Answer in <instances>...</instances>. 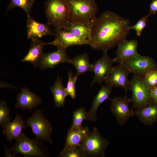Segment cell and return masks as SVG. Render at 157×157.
I'll use <instances>...</instances> for the list:
<instances>
[{"label": "cell", "mask_w": 157, "mask_h": 157, "mask_svg": "<svg viewBox=\"0 0 157 157\" xmlns=\"http://www.w3.org/2000/svg\"><path fill=\"white\" fill-rule=\"evenodd\" d=\"M53 52L43 53L38 61L37 67L41 69H53L58 65L63 63H70L71 60L67 55L66 49L57 48Z\"/></svg>", "instance_id": "cell-12"}, {"label": "cell", "mask_w": 157, "mask_h": 157, "mask_svg": "<svg viewBox=\"0 0 157 157\" xmlns=\"http://www.w3.org/2000/svg\"><path fill=\"white\" fill-rule=\"evenodd\" d=\"M122 63L135 76L144 77L148 73L157 69V65L152 58L140 54Z\"/></svg>", "instance_id": "cell-8"}, {"label": "cell", "mask_w": 157, "mask_h": 157, "mask_svg": "<svg viewBox=\"0 0 157 157\" xmlns=\"http://www.w3.org/2000/svg\"><path fill=\"white\" fill-rule=\"evenodd\" d=\"M55 35L54 40L46 43V45H52L57 48L67 49L73 46L89 44L88 39L77 36L63 29H56Z\"/></svg>", "instance_id": "cell-10"}, {"label": "cell", "mask_w": 157, "mask_h": 157, "mask_svg": "<svg viewBox=\"0 0 157 157\" xmlns=\"http://www.w3.org/2000/svg\"><path fill=\"white\" fill-rule=\"evenodd\" d=\"M102 57L92 64L94 76L91 86L95 83L102 84L110 74L115 62L109 57L108 51H103Z\"/></svg>", "instance_id": "cell-13"}, {"label": "cell", "mask_w": 157, "mask_h": 157, "mask_svg": "<svg viewBox=\"0 0 157 157\" xmlns=\"http://www.w3.org/2000/svg\"><path fill=\"white\" fill-rule=\"evenodd\" d=\"M26 25L28 39H39L45 35H55V33L48 23H41L31 16L27 17Z\"/></svg>", "instance_id": "cell-16"}, {"label": "cell", "mask_w": 157, "mask_h": 157, "mask_svg": "<svg viewBox=\"0 0 157 157\" xmlns=\"http://www.w3.org/2000/svg\"><path fill=\"white\" fill-rule=\"evenodd\" d=\"M44 6L48 23L56 29H63L70 21V10L67 0H48Z\"/></svg>", "instance_id": "cell-3"}, {"label": "cell", "mask_w": 157, "mask_h": 157, "mask_svg": "<svg viewBox=\"0 0 157 157\" xmlns=\"http://www.w3.org/2000/svg\"><path fill=\"white\" fill-rule=\"evenodd\" d=\"M53 98L55 106L58 108L63 107L65 104V99L68 96L65 88L62 84V79L58 75L54 85L50 87Z\"/></svg>", "instance_id": "cell-24"}, {"label": "cell", "mask_w": 157, "mask_h": 157, "mask_svg": "<svg viewBox=\"0 0 157 157\" xmlns=\"http://www.w3.org/2000/svg\"><path fill=\"white\" fill-rule=\"evenodd\" d=\"M109 143L95 127L84 138L79 147L83 157H104Z\"/></svg>", "instance_id": "cell-5"}, {"label": "cell", "mask_w": 157, "mask_h": 157, "mask_svg": "<svg viewBox=\"0 0 157 157\" xmlns=\"http://www.w3.org/2000/svg\"><path fill=\"white\" fill-rule=\"evenodd\" d=\"M25 122L27 126L31 128L32 133L35 135V138L42 141H46L52 143L51 135L52 128L41 110L35 111Z\"/></svg>", "instance_id": "cell-6"}, {"label": "cell", "mask_w": 157, "mask_h": 157, "mask_svg": "<svg viewBox=\"0 0 157 157\" xmlns=\"http://www.w3.org/2000/svg\"><path fill=\"white\" fill-rule=\"evenodd\" d=\"M131 98L133 109H137L153 102L151 97V89L145 82L144 77L133 76L129 81Z\"/></svg>", "instance_id": "cell-7"}, {"label": "cell", "mask_w": 157, "mask_h": 157, "mask_svg": "<svg viewBox=\"0 0 157 157\" xmlns=\"http://www.w3.org/2000/svg\"><path fill=\"white\" fill-rule=\"evenodd\" d=\"M68 79L65 91L68 96H69L73 99L76 98V84L77 78L76 76L73 74L72 71L68 69Z\"/></svg>", "instance_id": "cell-27"}, {"label": "cell", "mask_w": 157, "mask_h": 157, "mask_svg": "<svg viewBox=\"0 0 157 157\" xmlns=\"http://www.w3.org/2000/svg\"><path fill=\"white\" fill-rule=\"evenodd\" d=\"M130 73L122 63L113 67L105 81L107 85L112 87H120L124 90L126 94L130 90L129 81L128 76Z\"/></svg>", "instance_id": "cell-11"}, {"label": "cell", "mask_w": 157, "mask_h": 157, "mask_svg": "<svg viewBox=\"0 0 157 157\" xmlns=\"http://www.w3.org/2000/svg\"><path fill=\"white\" fill-rule=\"evenodd\" d=\"M144 78L146 84L151 89L157 87V69L148 73Z\"/></svg>", "instance_id": "cell-30"}, {"label": "cell", "mask_w": 157, "mask_h": 157, "mask_svg": "<svg viewBox=\"0 0 157 157\" xmlns=\"http://www.w3.org/2000/svg\"><path fill=\"white\" fill-rule=\"evenodd\" d=\"M149 16L147 15L142 16L134 25L130 26V29H133L136 32V34L138 37L142 35V32L147 25L148 22L147 18Z\"/></svg>", "instance_id": "cell-29"}, {"label": "cell", "mask_w": 157, "mask_h": 157, "mask_svg": "<svg viewBox=\"0 0 157 157\" xmlns=\"http://www.w3.org/2000/svg\"><path fill=\"white\" fill-rule=\"evenodd\" d=\"M88 112L83 107L80 108L74 111L73 113L72 122L69 129L78 130L82 126V122L86 120Z\"/></svg>", "instance_id": "cell-25"}, {"label": "cell", "mask_w": 157, "mask_h": 157, "mask_svg": "<svg viewBox=\"0 0 157 157\" xmlns=\"http://www.w3.org/2000/svg\"><path fill=\"white\" fill-rule=\"evenodd\" d=\"M10 110L6 102L0 101V126H2L10 122Z\"/></svg>", "instance_id": "cell-28"}, {"label": "cell", "mask_w": 157, "mask_h": 157, "mask_svg": "<svg viewBox=\"0 0 157 157\" xmlns=\"http://www.w3.org/2000/svg\"><path fill=\"white\" fill-rule=\"evenodd\" d=\"M63 29L77 36L88 39L89 41L91 38V24L69 21Z\"/></svg>", "instance_id": "cell-22"}, {"label": "cell", "mask_w": 157, "mask_h": 157, "mask_svg": "<svg viewBox=\"0 0 157 157\" xmlns=\"http://www.w3.org/2000/svg\"><path fill=\"white\" fill-rule=\"evenodd\" d=\"M31 40V43L28 51L21 61L30 63L35 67H36L39 59L43 53V48L46 43L39 38Z\"/></svg>", "instance_id": "cell-21"}, {"label": "cell", "mask_w": 157, "mask_h": 157, "mask_svg": "<svg viewBox=\"0 0 157 157\" xmlns=\"http://www.w3.org/2000/svg\"><path fill=\"white\" fill-rule=\"evenodd\" d=\"M42 101L40 97L30 91L25 87L22 88L17 95L15 109L20 108L22 110H32L40 105Z\"/></svg>", "instance_id": "cell-14"}, {"label": "cell", "mask_w": 157, "mask_h": 157, "mask_svg": "<svg viewBox=\"0 0 157 157\" xmlns=\"http://www.w3.org/2000/svg\"><path fill=\"white\" fill-rule=\"evenodd\" d=\"M59 157H83L82 151L79 147L69 149L57 156Z\"/></svg>", "instance_id": "cell-31"}, {"label": "cell", "mask_w": 157, "mask_h": 157, "mask_svg": "<svg viewBox=\"0 0 157 157\" xmlns=\"http://www.w3.org/2000/svg\"><path fill=\"white\" fill-rule=\"evenodd\" d=\"M130 23L113 12L105 11L91 24L89 45L94 49L108 51L126 39L130 30Z\"/></svg>", "instance_id": "cell-1"}, {"label": "cell", "mask_w": 157, "mask_h": 157, "mask_svg": "<svg viewBox=\"0 0 157 157\" xmlns=\"http://www.w3.org/2000/svg\"><path fill=\"white\" fill-rule=\"evenodd\" d=\"M110 99L111 102L110 111L119 125H124L131 117L134 116V110L129 106L131 103V99L127 97V94Z\"/></svg>", "instance_id": "cell-9"}, {"label": "cell", "mask_w": 157, "mask_h": 157, "mask_svg": "<svg viewBox=\"0 0 157 157\" xmlns=\"http://www.w3.org/2000/svg\"><path fill=\"white\" fill-rule=\"evenodd\" d=\"M70 64L72 65L76 70V76L77 77L88 72H92V64L90 62L86 53L78 55L71 59Z\"/></svg>", "instance_id": "cell-23"}, {"label": "cell", "mask_w": 157, "mask_h": 157, "mask_svg": "<svg viewBox=\"0 0 157 157\" xmlns=\"http://www.w3.org/2000/svg\"><path fill=\"white\" fill-rule=\"evenodd\" d=\"M70 21L91 24L97 18L98 8L95 0H67Z\"/></svg>", "instance_id": "cell-2"}, {"label": "cell", "mask_w": 157, "mask_h": 157, "mask_svg": "<svg viewBox=\"0 0 157 157\" xmlns=\"http://www.w3.org/2000/svg\"><path fill=\"white\" fill-rule=\"evenodd\" d=\"M134 116L147 126H151L157 121V103L146 105L134 110Z\"/></svg>", "instance_id": "cell-20"}, {"label": "cell", "mask_w": 157, "mask_h": 157, "mask_svg": "<svg viewBox=\"0 0 157 157\" xmlns=\"http://www.w3.org/2000/svg\"><path fill=\"white\" fill-rule=\"evenodd\" d=\"M90 132L88 126H82L78 130L69 129L64 148L59 154H61L71 149L79 147L83 139Z\"/></svg>", "instance_id": "cell-19"}, {"label": "cell", "mask_w": 157, "mask_h": 157, "mask_svg": "<svg viewBox=\"0 0 157 157\" xmlns=\"http://www.w3.org/2000/svg\"><path fill=\"white\" fill-rule=\"evenodd\" d=\"M151 94L153 102L157 103V87L151 89Z\"/></svg>", "instance_id": "cell-33"}, {"label": "cell", "mask_w": 157, "mask_h": 157, "mask_svg": "<svg viewBox=\"0 0 157 157\" xmlns=\"http://www.w3.org/2000/svg\"><path fill=\"white\" fill-rule=\"evenodd\" d=\"M113 90V87L109 85H103L94 97L90 111L88 112L86 120L92 122L97 120V111L99 106L105 101L110 99V96Z\"/></svg>", "instance_id": "cell-17"}, {"label": "cell", "mask_w": 157, "mask_h": 157, "mask_svg": "<svg viewBox=\"0 0 157 157\" xmlns=\"http://www.w3.org/2000/svg\"><path fill=\"white\" fill-rule=\"evenodd\" d=\"M42 141L36 138H31L23 132L9 151L13 156L21 154L26 157L48 156L46 147Z\"/></svg>", "instance_id": "cell-4"}, {"label": "cell", "mask_w": 157, "mask_h": 157, "mask_svg": "<svg viewBox=\"0 0 157 157\" xmlns=\"http://www.w3.org/2000/svg\"><path fill=\"white\" fill-rule=\"evenodd\" d=\"M138 41L134 39H126L121 42L117 46L116 56L113 58L115 63H122L139 54L138 52Z\"/></svg>", "instance_id": "cell-15"}, {"label": "cell", "mask_w": 157, "mask_h": 157, "mask_svg": "<svg viewBox=\"0 0 157 157\" xmlns=\"http://www.w3.org/2000/svg\"><path fill=\"white\" fill-rule=\"evenodd\" d=\"M157 12V0L152 1L149 6V12L147 15L149 16L151 14L154 15Z\"/></svg>", "instance_id": "cell-32"}, {"label": "cell", "mask_w": 157, "mask_h": 157, "mask_svg": "<svg viewBox=\"0 0 157 157\" xmlns=\"http://www.w3.org/2000/svg\"><path fill=\"white\" fill-rule=\"evenodd\" d=\"M25 124L23 117L17 113L15 118L12 122L2 126L3 129L2 133L5 135L7 140L10 142L13 139L16 140L23 132V130L28 126Z\"/></svg>", "instance_id": "cell-18"}, {"label": "cell", "mask_w": 157, "mask_h": 157, "mask_svg": "<svg viewBox=\"0 0 157 157\" xmlns=\"http://www.w3.org/2000/svg\"><path fill=\"white\" fill-rule=\"evenodd\" d=\"M35 0H11L7 8V12L16 7L22 9L27 17H30V13Z\"/></svg>", "instance_id": "cell-26"}]
</instances>
